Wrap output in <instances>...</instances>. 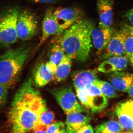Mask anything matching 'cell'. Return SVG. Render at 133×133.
<instances>
[{"mask_svg": "<svg viewBox=\"0 0 133 133\" xmlns=\"http://www.w3.org/2000/svg\"><path fill=\"white\" fill-rule=\"evenodd\" d=\"M54 73L48 68L46 63H42L36 69L34 82L37 87H42L54 80Z\"/></svg>", "mask_w": 133, "mask_h": 133, "instance_id": "ac0fdd59", "label": "cell"}, {"mask_svg": "<svg viewBox=\"0 0 133 133\" xmlns=\"http://www.w3.org/2000/svg\"><path fill=\"white\" fill-rule=\"evenodd\" d=\"M130 59V62H131V65L132 66L133 68V55L132 56H131L130 58H129Z\"/></svg>", "mask_w": 133, "mask_h": 133, "instance_id": "1f68e13d", "label": "cell"}, {"mask_svg": "<svg viewBox=\"0 0 133 133\" xmlns=\"http://www.w3.org/2000/svg\"><path fill=\"white\" fill-rule=\"evenodd\" d=\"M128 58L125 56L113 57L105 60L98 66V71L111 73L124 70L128 65Z\"/></svg>", "mask_w": 133, "mask_h": 133, "instance_id": "5bb4252c", "label": "cell"}, {"mask_svg": "<svg viewBox=\"0 0 133 133\" xmlns=\"http://www.w3.org/2000/svg\"><path fill=\"white\" fill-rule=\"evenodd\" d=\"M100 23L111 27L113 21V2L112 0H97Z\"/></svg>", "mask_w": 133, "mask_h": 133, "instance_id": "e0dca14e", "label": "cell"}, {"mask_svg": "<svg viewBox=\"0 0 133 133\" xmlns=\"http://www.w3.org/2000/svg\"><path fill=\"white\" fill-rule=\"evenodd\" d=\"M54 9L50 8L45 12L42 23V35L38 45H41L51 36L56 35L58 26L53 14Z\"/></svg>", "mask_w": 133, "mask_h": 133, "instance_id": "7c38bea8", "label": "cell"}, {"mask_svg": "<svg viewBox=\"0 0 133 133\" xmlns=\"http://www.w3.org/2000/svg\"><path fill=\"white\" fill-rule=\"evenodd\" d=\"M94 27L91 21L81 19L56 37V41L66 55L78 62H85L90 55L91 33Z\"/></svg>", "mask_w": 133, "mask_h": 133, "instance_id": "7a4b0ae2", "label": "cell"}, {"mask_svg": "<svg viewBox=\"0 0 133 133\" xmlns=\"http://www.w3.org/2000/svg\"><path fill=\"white\" fill-rule=\"evenodd\" d=\"M72 58L65 55L62 62L57 67L54 76V80L57 82L64 81L68 77L72 66Z\"/></svg>", "mask_w": 133, "mask_h": 133, "instance_id": "d6986e66", "label": "cell"}, {"mask_svg": "<svg viewBox=\"0 0 133 133\" xmlns=\"http://www.w3.org/2000/svg\"><path fill=\"white\" fill-rule=\"evenodd\" d=\"M98 70L94 69L82 70L74 73L72 76V81L75 90L94 84L98 79Z\"/></svg>", "mask_w": 133, "mask_h": 133, "instance_id": "9a60e30c", "label": "cell"}, {"mask_svg": "<svg viewBox=\"0 0 133 133\" xmlns=\"http://www.w3.org/2000/svg\"><path fill=\"white\" fill-rule=\"evenodd\" d=\"M76 96L84 107L97 112L104 109L108 104L107 98L94 84L76 90Z\"/></svg>", "mask_w": 133, "mask_h": 133, "instance_id": "5b68a950", "label": "cell"}, {"mask_svg": "<svg viewBox=\"0 0 133 133\" xmlns=\"http://www.w3.org/2000/svg\"><path fill=\"white\" fill-rule=\"evenodd\" d=\"M81 112H74L67 115L65 133H75L90 122L91 118Z\"/></svg>", "mask_w": 133, "mask_h": 133, "instance_id": "2e32d148", "label": "cell"}, {"mask_svg": "<svg viewBox=\"0 0 133 133\" xmlns=\"http://www.w3.org/2000/svg\"><path fill=\"white\" fill-rule=\"evenodd\" d=\"M31 1L37 3L51 4L57 2L58 0H30Z\"/></svg>", "mask_w": 133, "mask_h": 133, "instance_id": "f1b7e54d", "label": "cell"}, {"mask_svg": "<svg viewBox=\"0 0 133 133\" xmlns=\"http://www.w3.org/2000/svg\"><path fill=\"white\" fill-rule=\"evenodd\" d=\"M94 84L97 87L102 94L108 98H115L118 95L116 90L111 83L97 79Z\"/></svg>", "mask_w": 133, "mask_h": 133, "instance_id": "7402d4cb", "label": "cell"}, {"mask_svg": "<svg viewBox=\"0 0 133 133\" xmlns=\"http://www.w3.org/2000/svg\"><path fill=\"white\" fill-rule=\"evenodd\" d=\"M75 133H94L90 125L87 124L79 129Z\"/></svg>", "mask_w": 133, "mask_h": 133, "instance_id": "4316f807", "label": "cell"}, {"mask_svg": "<svg viewBox=\"0 0 133 133\" xmlns=\"http://www.w3.org/2000/svg\"><path fill=\"white\" fill-rule=\"evenodd\" d=\"M19 14L15 8L0 12V48H8L17 41L16 26Z\"/></svg>", "mask_w": 133, "mask_h": 133, "instance_id": "277c9868", "label": "cell"}, {"mask_svg": "<svg viewBox=\"0 0 133 133\" xmlns=\"http://www.w3.org/2000/svg\"><path fill=\"white\" fill-rule=\"evenodd\" d=\"M127 92L129 97L133 99V82L129 89Z\"/></svg>", "mask_w": 133, "mask_h": 133, "instance_id": "f546056e", "label": "cell"}, {"mask_svg": "<svg viewBox=\"0 0 133 133\" xmlns=\"http://www.w3.org/2000/svg\"><path fill=\"white\" fill-rule=\"evenodd\" d=\"M32 133H47L46 129L40 128L36 129L32 132Z\"/></svg>", "mask_w": 133, "mask_h": 133, "instance_id": "4dcf8cb0", "label": "cell"}, {"mask_svg": "<svg viewBox=\"0 0 133 133\" xmlns=\"http://www.w3.org/2000/svg\"><path fill=\"white\" fill-rule=\"evenodd\" d=\"M53 95L65 114L68 115L74 112H83L84 111L71 87L56 89L53 92Z\"/></svg>", "mask_w": 133, "mask_h": 133, "instance_id": "ba28073f", "label": "cell"}, {"mask_svg": "<svg viewBox=\"0 0 133 133\" xmlns=\"http://www.w3.org/2000/svg\"><path fill=\"white\" fill-rule=\"evenodd\" d=\"M55 115L52 111L47 109L41 114L40 118V124L41 128L47 129L51 124L54 122Z\"/></svg>", "mask_w": 133, "mask_h": 133, "instance_id": "cb8c5ba5", "label": "cell"}, {"mask_svg": "<svg viewBox=\"0 0 133 133\" xmlns=\"http://www.w3.org/2000/svg\"><path fill=\"white\" fill-rule=\"evenodd\" d=\"M125 16L131 26H133V8L126 13Z\"/></svg>", "mask_w": 133, "mask_h": 133, "instance_id": "83f0119b", "label": "cell"}, {"mask_svg": "<svg viewBox=\"0 0 133 133\" xmlns=\"http://www.w3.org/2000/svg\"><path fill=\"white\" fill-rule=\"evenodd\" d=\"M115 112L123 130L126 133H133V101L127 99L120 102Z\"/></svg>", "mask_w": 133, "mask_h": 133, "instance_id": "30bf717a", "label": "cell"}, {"mask_svg": "<svg viewBox=\"0 0 133 133\" xmlns=\"http://www.w3.org/2000/svg\"><path fill=\"white\" fill-rule=\"evenodd\" d=\"M8 90L6 87L0 84V108L2 107L6 102Z\"/></svg>", "mask_w": 133, "mask_h": 133, "instance_id": "484cf974", "label": "cell"}, {"mask_svg": "<svg viewBox=\"0 0 133 133\" xmlns=\"http://www.w3.org/2000/svg\"><path fill=\"white\" fill-rule=\"evenodd\" d=\"M108 79L116 91L127 92L133 82V74L122 71L109 73Z\"/></svg>", "mask_w": 133, "mask_h": 133, "instance_id": "4fadbf2b", "label": "cell"}, {"mask_svg": "<svg viewBox=\"0 0 133 133\" xmlns=\"http://www.w3.org/2000/svg\"><path fill=\"white\" fill-rule=\"evenodd\" d=\"M45 101L31 79L17 92L8 114L10 133H29L41 128V114L47 110Z\"/></svg>", "mask_w": 133, "mask_h": 133, "instance_id": "6da1fadb", "label": "cell"}, {"mask_svg": "<svg viewBox=\"0 0 133 133\" xmlns=\"http://www.w3.org/2000/svg\"><path fill=\"white\" fill-rule=\"evenodd\" d=\"M53 14L58 26L56 37L61 35L77 22L83 19V11L78 8H59L54 9Z\"/></svg>", "mask_w": 133, "mask_h": 133, "instance_id": "52a82bcc", "label": "cell"}, {"mask_svg": "<svg viewBox=\"0 0 133 133\" xmlns=\"http://www.w3.org/2000/svg\"></svg>", "mask_w": 133, "mask_h": 133, "instance_id": "d6a6232c", "label": "cell"}, {"mask_svg": "<svg viewBox=\"0 0 133 133\" xmlns=\"http://www.w3.org/2000/svg\"><path fill=\"white\" fill-rule=\"evenodd\" d=\"M16 28L18 38L23 41L30 40L38 33L37 19L30 10H23L19 12Z\"/></svg>", "mask_w": 133, "mask_h": 133, "instance_id": "8992f818", "label": "cell"}, {"mask_svg": "<svg viewBox=\"0 0 133 133\" xmlns=\"http://www.w3.org/2000/svg\"><path fill=\"white\" fill-rule=\"evenodd\" d=\"M121 30L124 33L125 56L129 58L133 55V26L124 25Z\"/></svg>", "mask_w": 133, "mask_h": 133, "instance_id": "ffe728a7", "label": "cell"}, {"mask_svg": "<svg viewBox=\"0 0 133 133\" xmlns=\"http://www.w3.org/2000/svg\"><path fill=\"white\" fill-rule=\"evenodd\" d=\"M95 130L96 133H119L124 130L119 122L113 120L98 125Z\"/></svg>", "mask_w": 133, "mask_h": 133, "instance_id": "44dd1931", "label": "cell"}, {"mask_svg": "<svg viewBox=\"0 0 133 133\" xmlns=\"http://www.w3.org/2000/svg\"><path fill=\"white\" fill-rule=\"evenodd\" d=\"M115 31L111 26H105L101 23L97 27L94 26L91 33V38L98 55L102 54Z\"/></svg>", "mask_w": 133, "mask_h": 133, "instance_id": "9c48e42d", "label": "cell"}, {"mask_svg": "<svg viewBox=\"0 0 133 133\" xmlns=\"http://www.w3.org/2000/svg\"></svg>", "mask_w": 133, "mask_h": 133, "instance_id": "836d02e7", "label": "cell"}, {"mask_svg": "<svg viewBox=\"0 0 133 133\" xmlns=\"http://www.w3.org/2000/svg\"><path fill=\"white\" fill-rule=\"evenodd\" d=\"M125 37L121 30L115 31L113 35L101 54L102 59L113 57L125 56L124 47Z\"/></svg>", "mask_w": 133, "mask_h": 133, "instance_id": "8fae6325", "label": "cell"}, {"mask_svg": "<svg viewBox=\"0 0 133 133\" xmlns=\"http://www.w3.org/2000/svg\"><path fill=\"white\" fill-rule=\"evenodd\" d=\"M46 132L47 133H65L66 127L64 122H56L47 128Z\"/></svg>", "mask_w": 133, "mask_h": 133, "instance_id": "d4e9b609", "label": "cell"}, {"mask_svg": "<svg viewBox=\"0 0 133 133\" xmlns=\"http://www.w3.org/2000/svg\"><path fill=\"white\" fill-rule=\"evenodd\" d=\"M30 51V46L23 45L8 50L0 56L1 84L8 89L14 85Z\"/></svg>", "mask_w": 133, "mask_h": 133, "instance_id": "3957f363", "label": "cell"}, {"mask_svg": "<svg viewBox=\"0 0 133 133\" xmlns=\"http://www.w3.org/2000/svg\"><path fill=\"white\" fill-rule=\"evenodd\" d=\"M66 54L61 45L57 42L52 46L50 51L49 62L57 66L63 59Z\"/></svg>", "mask_w": 133, "mask_h": 133, "instance_id": "603a6c76", "label": "cell"}]
</instances>
